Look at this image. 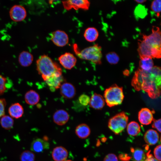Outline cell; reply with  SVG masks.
<instances>
[{"instance_id":"6da1fadb","label":"cell","mask_w":161,"mask_h":161,"mask_svg":"<svg viewBox=\"0 0 161 161\" xmlns=\"http://www.w3.org/2000/svg\"><path fill=\"white\" fill-rule=\"evenodd\" d=\"M161 81L160 67L155 66L148 71L139 68L135 72L131 84L136 90H143L154 99L160 95Z\"/></svg>"},{"instance_id":"7a4b0ae2","label":"cell","mask_w":161,"mask_h":161,"mask_svg":"<svg viewBox=\"0 0 161 161\" xmlns=\"http://www.w3.org/2000/svg\"><path fill=\"white\" fill-rule=\"evenodd\" d=\"M36 64L38 74L44 81L52 75L62 72L59 66L47 55L40 56L36 60Z\"/></svg>"},{"instance_id":"3957f363","label":"cell","mask_w":161,"mask_h":161,"mask_svg":"<svg viewBox=\"0 0 161 161\" xmlns=\"http://www.w3.org/2000/svg\"><path fill=\"white\" fill-rule=\"evenodd\" d=\"M76 55L80 59L90 61L96 64H101L102 48L96 44L80 50L76 44L73 45Z\"/></svg>"},{"instance_id":"277c9868","label":"cell","mask_w":161,"mask_h":161,"mask_svg":"<svg viewBox=\"0 0 161 161\" xmlns=\"http://www.w3.org/2000/svg\"><path fill=\"white\" fill-rule=\"evenodd\" d=\"M104 96L105 102L109 107L120 105L124 98L123 88L114 84L106 89Z\"/></svg>"},{"instance_id":"5b68a950","label":"cell","mask_w":161,"mask_h":161,"mask_svg":"<svg viewBox=\"0 0 161 161\" xmlns=\"http://www.w3.org/2000/svg\"><path fill=\"white\" fill-rule=\"evenodd\" d=\"M128 120V117L125 112H120L109 119L108 127L115 134H118L126 127Z\"/></svg>"},{"instance_id":"8992f818","label":"cell","mask_w":161,"mask_h":161,"mask_svg":"<svg viewBox=\"0 0 161 161\" xmlns=\"http://www.w3.org/2000/svg\"><path fill=\"white\" fill-rule=\"evenodd\" d=\"M143 39L151 46V51L154 49L161 48V31L159 27L153 26L152 33L148 35L143 34Z\"/></svg>"},{"instance_id":"52a82bcc","label":"cell","mask_w":161,"mask_h":161,"mask_svg":"<svg viewBox=\"0 0 161 161\" xmlns=\"http://www.w3.org/2000/svg\"><path fill=\"white\" fill-rule=\"evenodd\" d=\"M11 19L14 22H20L24 20L27 16V12L25 7L20 5H15L9 11Z\"/></svg>"},{"instance_id":"ba28073f","label":"cell","mask_w":161,"mask_h":161,"mask_svg":"<svg viewBox=\"0 0 161 161\" xmlns=\"http://www.w3.org/2000/svg\"><path fill=\"white\" fill-rule=\"evenodd\" d=\"M62 3L64 8L68 10L72 9L87 10L89 9L90 5V2L87 0L64 1H62Z\"/></svg>"},{"instance_id":"9c48e42d","label":"cell","mask_w":161,"mask_h":161,"mask_svg":"<svg viewBox=\"0 0 161 161\" xmlns=\"http://www.w3.org/2000/svg\"><path fill=\"white\" fill-rule=\"evenodd\" d=\"M50 39L56 46L63 47L68 43L69 37L67 34L64 31L58 30L52 32L50 34Z\"/></svg>"},{"instance_id":"30bf717a","label":"cell","mask_w":161,"mask_h":161,"mask_svg":"<svg viewBox=\"0 0 161 161\" xmlns=\"http://www.w3.org/2000/svg\"><path fill=\"white\" fill-rule=\"evenodd\" d=\"M64 80L62 72L56 73L48 78L45 81L51 91L60 88Z\"/></svg>"},{"instance_id":"8fae6325","label":"cell","mask_w":161,"mask_h":161,"mask_svg":"<svg viewBox=\"0 0 161 161\" xmlns=\"http://www.w3.org/2000/svg\"><path fill=\"white\" fill-rule=\"evenodd\" d=\"M58 61L61 65L65 69H71L76 65L77 59L72 53L66 52L58 58Z\"/></svg>"},{"instance_id":"7c38bea8","label":"cell","mask_w":161,"mask_h":161,"mask_svg":"<svg viewBox=\"0 0 161 161\" xmlns=\"http://www.w3.org/2000/svg\"><path fill=\"white\" fill-rule=\"evenodd\" d=\"M60 93L64 97L72 99L75 95L76 90L74 86L69 82H64L61 85L60 88Z\"/></svg>"},{"instance_id":"4fadbf2b","label":"cell","mask_w":161,"mask_h":161,"mask_svg":"<svg viewBox=\"0 0 161 161\" xmlns=\"http://www.w3.org/2000/svg\"><path fill=\"white\" fill-rule=\"evenodd\" d=\"M53 119L55 124L59 126H63L68 121L69 115L66 111L64 109H59L54 113Z\"/></svg>"},{"instance_id":"5bb4252c","label":"cell","mask_w":161,"mask_h":161,"mask_svg":"<svg viewBox=\"0 0 161 161\" xmlns=\"http://www.w3.org/2000/svg\"><path fill=\"white\" fill-rule=\"evenodd\" d=\"M138 118L140 123L144 125L150 124L154 119L152 112L149 109L146 108H142L140 110Z\"/></svg>"},{"instance_id":"9a60e30c","label":"cell","mask_w":161,"mask_h":161,"mask_svg":"<svg viewBox=\"0 0 161 161\" xmlns=\"http://www.w3.org/2000/svg\"><path fill=\"white\" fill-rule=\"evenodd\" d=\"M49 144L47 141L41 138H37L33 140L31 145L32 151L37 153L42 152L49 148Z\"/></svg>"},{"instance_id":"2e32d148","label":"cell","mask_w":161,"mask_h":161,"mask_svg":"<svg viewBox=\"0 0 161 161\" xmlns=\"http://www.w3.org/2000/svg\"><path fill=\"white\" fill-rule=\"evenodd\" d=\"M138 41L137 51L140 58L145 57L152 58L151 51L152 48L151 47L143 40L139 39Z\"/></svg>"},{"instance_id":"e0dca14e","label":"cell","mask_w":161,"mask_h":161,"mask_svg":"<svg viewBox=\"0 0 161 161\" xmlns=\"http://www.w3.org/2000/svg\"><path fill=\"white\" fill-rule=\"evenodd\" d=\"M68 154L67 150L64 147L58 146L53 149L52 156L55 161H64L68 157Z\"/></svg>"},{"instance_id":"ac0fdd59","label":"cell","mask_w":161,"mask_h":161,"mask_svg":"<svg viewBox=\"0 0 161 161\" xmlns=\"http://www.w3.org/2000/svg\"><path fill=\"white\" fill-rule=\"evenodd\" d=\"M89 105L91 108L95 109H102L105 104V101L101 95L94 93L90 98Z\"/></svg>"},{"instance_id":"d6986e66","label":"cell","mask_w":161,"mask_h":161,"mask_svg":"<svg viewBox=\"0 0 161 161\" xmlns=\"http://www.w3.org/2000/svg\"><path fill=\"white\" fill-rule=\"evenodd\" d=\"M33 60V56L30 52L23 51L19 54L18 61L22 66L27 67L30 66Z\"/></svg>"},{"instance_id":"ffe728a7","label":"cell","mask_w":161,"mask_h":161,"mask_svg":"<svg viewBox=\"0 0 161 161\" xmlns=\"http://www.w3.org/2000/svg\"><path fill=\"white\" fill-rule=\"evenodd\" d=\"M8 111L11 117L17 119L21 117L24 113L23 106L18 103H15L11 105Z\"/></svg>"},{"instance_id":"44dd1931","label":"cell","mask_w":161,"mask_h":161,"mask_svg":"<svg viewBox=\"0 0 161 161\" xmlns=\"http://www.w3.org/2000/svg\"><path fill=\"white\" fill-rule=\"evenodd\" d=\"M144 139L148 145H153L157 143L159 141V134L155 130L150 129L145 133Z\"/></svg>"},{"instance_id":"7402d4cb","label":"cell","mask_w":161,"mask_h":161,"mask_svg":"<svg viewBox=\"0 0 161 161\" xmlns=\"http://www.w3.org/2000/svg\"><path fill=\"white\" fill-rule=\"evenodd\" d=\"M24 99L27 104L33 106L38 103L40 97L39 94L36 92L31 89L26 93L24 95Z\"/></svg>"},{"instance_id":"603a6c76","label":"cell","mask_w":161,"mask_h":161,"mask_svg":"<svg viewBox=\"0 0 161 161\" xmlns=\"http://www.w3.org/2000/svg\"><path fill=\"white\" fill-rule=\"evenodd\" d=\"M75 133L79 138L84 139L89 136L91 130L87 125L85 123H82L78 125L76 127Z\"/></svg>"},{"instance_id":"cb8c5ba5","label":"cell","mask_w":161,"mask_h":161,"mask_svg":"<svg viewBox=\"0 0 161 161\" xmlns=\"http://www.w3.org/2000/svg\"><path fill=\"white\" fill-rule=\"evenodd\" d=\"M83 36L87 41L93 42L97 39L99 36V32L95 28L89 27L85 30Z\"/></svg>"},{"instance_id":"d4e9b609","label":"cell","mask_w":161,"mask_h":161,"mask_svg":"<svg viewBox=\"0 0 161 161\" xmlns=\"http://www.w3.org/2000/svg\"><path fill=\"white\" fill-rule=\"evenodd\" d=\"M132 153L131 158L133 161H144L146 159V155L144 151L139 148H131Z\"/></svg>"},{"instance_id":"484cf974","label":"cell","mask_w":161,"mask_h":161,"mask_svg":"<svg viewBox=\"0 0 161 161\" xmlns=\"http://www.w3.org/2000/svg\"><path fill=\"white\" fill-rule=\"evenodd\" d=\"M140 59L139 68L141 69L148 71L154 67V63L152 58L145 57Z\"/></svg>"},{"instance_id":"4316f807","label":"cell","mask_w":161,"mask_h":161,"mask_svg":"<svg viewBox=\"0 0 161 161\" xmlns=\"http://www.w3.org/2000/svg\"><path fill=\"white\" fill-rule=\"evenodd\" d=\"M127 130L129 135L132 136H137L140 131L139 124L135 121H131L127 126Z\"/></svg>"},{"instance_id":"83f0119b","label":"cell","mask_w":161,"mask_h":161,"mask_svg":"<svg viewBox=\"0 0 161 161\" xmlns=\"http://www.w3.org/2000/svg\"><path fill=\"white\" fill-rule=\"evenodd\" d=\"M14 121L10 116L4 115L1 117L0 123L2 127L6 130L12 129L14 125Z\"/></svg>"},{"instance_id":"f1b7e54d","label":"cell","mask_w":161,"mask_h":161,"mask_svg":"<svg viewBox=\"0 0 161 161\" xmlns=\"http://www.w3.org/2000/svg\"><path fill=\"white\" fill-rule=\"evenodd\" d=\"M35 156L32 152L29 150L23 151L21 154V161H35Z\"/></svg>"},{"instance_id":"f546056e","label":"cell","mask_w":161,"mask_h":161,"mask_svg":"<svg viewBox=\"0 0 161 161\" xmlns=\"http://www.w3.org/2000/svg\"><path fill=\"white\" fill-rule=\"evenodd\" d=\"M108 62L111 64H115L119 62L120 58L118 55L114 52H111L106 55Z\"/></svg>"},{"instance_id":"4dcf8cb0","label":"cell","mask_w":161,"mask_h":161,"mask_svg":"<svg viewBox=\"0 0 161 161\" xmlns=\"http://www.w3.org/2000/svg\"><path fill=\"white\" fill-rule=\"evenodd\" d=\"M151 10L156 13L157 16L159 17L160 16L161 10V1L155 0L151 3Z\"/></svg>"},{"instance_id":"1f68e13d","label":"cell","mask_w":161,"mask_h":161,"mask_svg":"<svg viewBox=\"0 0 161 161\" xmlns=\"http://www.w3.org/2000/svg\"><path fill=\"white\" fill-rule=\"evenodd\" d=\"M147 12L144 6L140 4L136 8L134 11L135 15L141 18H144L146 16Z\"/></svg>"},{"instance_id":"d6a6232c","label":"cell","mask_w":161,"mask_h":161,"mask_svg":"<svg viewBox=\"0 0 161 161\" xmlns=\"http://www.w3.org/2000/svg\"><path fill=\"white\" fill-rule=\"evenodd\" d=\"M7 79L0 75V95L4 94L7 88Z\"/></svg>"},{"instance_id":"836d02e7","label":"cell","mask_w":161,"mask_h":161,"mask_svg":"<svg viewBox=\"0 0 161 161\" xmlns=\"http://www.w3.org/2000/svg\"><path fill=\"white\" fill-rule=\"evenodd\" d=\"M90 100L89 96L84 94L81 95L78 98L79 102L83 106H87L89 103Z\"/></svg>"},{"instance_id":"e575fe53","label":"cell","mask_w":161,"mask_h":161,"mask_svg":"<svg viewBox=\"0 0 161 161\" xmlns=\"http://www.w3.org/2000/svg\"><path fill=\"white\" fill-rule=\"evenodd\" d=\"M6 102L4 99L0 98V117L5 114V109Z\"/></svg>"},{"instance_id":"d590c367","label":"cell","mask_w":161,"mask_h":161,"mask_svg":"<svg viewBox=\"0 0 161 161\" xmlns=\"http://www.w3.org/2000/svg\"><path fill=\"white\" fill-rule=\"evenodd\" d=\"M155 158L159 161L161 160V145L157 146L154 149V152Z\"/></svg>"},{"instance_id":"8d00e7d4","label":"cell","mask_w":161,"mask_h":161,"mask_svg":"<svg viewBox=\"0 0 161 161\" xmlns=\"http://www.w3.org/2000/svg\"><path fill=\"white\" fill-rule=\"evenodd\" d=\"M152 127L156 129L160 133L161 132V119L157 120L153 119Z\"/></svg>"},{"instance_id":"74e56055","label":"cell","mask_w":161,"mask_h":161,"mask_svg":"<svg viewBox=\"0 0 161 161\" xmlns=\"http://www.w3.org/2000/svg\"><path fill=\"white\" fill-rule=\"evenodd\" d=\"M103 161H118L117 157L113 154H109L105 157Z\"/></svg>"},{"instance_id":"f35d334b","label":"cell","mask_w":161,"mask_h":161,"mask_svg":"<svg viewBox=\"0 0 161 161\" xmlns=\"http://www.w3.org/2000/svg\"><path fill=\"white\" fill-rule=\"evenodd\" d=\"M144 161H159L150 154L149 151L146 154V158Z\"/></svg>"},{"instance_id":"ab89813d","label":"cell","mask_w":161,"mask_h":161,"mask_svg":"<svg viewBox=\"0 0 161 161\" xmlns=\"http://www.w3.org/2000/svg\"><path fill=\"white\" fill-rule=\"evenodd\" d=\"M119 158L122 161H129L131 157L126 154H122L119 155Z\"/></svg>"},{"instance_id":"60d3db41","label":"cell","mask_w":161,"mask_h":161,"mask_svg":"<svg viewBox=\"0 0 161 161\" xmlns=\"http://www.w3.org/2000/svg\"><path fill=\"white\" fill-rule=\"evenodd\" d=\"M135 1H136L137 2L140 3H144L145 1H146V0H135Z\"/></svg>"},{"instance_id":"b9f144b4","label":"cell","mask_w":161,"mask_h":161,"mask_svg":"<svg viewBox=\"0 0 161 161\" xmlns=\"http://www.w3.org/2000/svg\"><path fill=\"white\" fill-rule=\"evenodd\" d=\"M64 161H72L71 160H65Z\"/></svg>"}]
</instances>
